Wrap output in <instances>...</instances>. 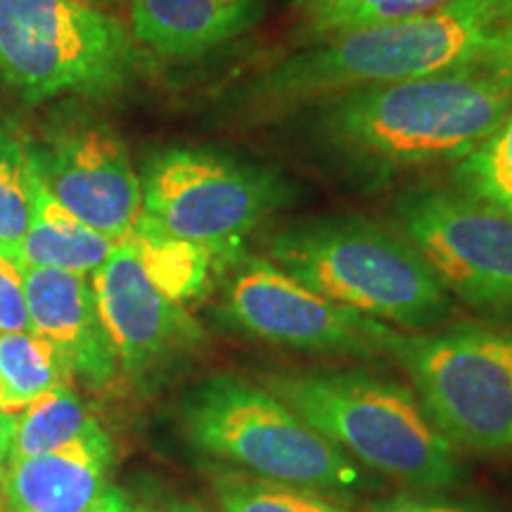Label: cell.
I'll return each instance as SVG.
<instances>
[{"label": "cell", "instance_id": "26", "mask_svg": "<svg viewBox=\"0 0 512 512\" xmlns=\"http://www.w3.org/2000/svg\"><path fill=\"white\" fill-rule=\"evenodd\" d=\"M482 67L512 76V19L505 24L501 34L494 38V43H491L489 50H486Z\"/></svg>", "mask_w": 512, "mask_h": 512}, {"label": "cell", "instance_id": "4", "mask_svg": "<svg viewBox=\"0 0 512 512\" xmlns=\"http://www.w3.org/2000/svg\"><path fill=\"white\" fill-rule=\"evenodd\" d=\"M268 256L323 297L392 328L425 332L451 316V294L418 249L363 216L287 223L268 238Z\"/></svg>", "mask_w": 512, "mask_h": 512}, {"label": "cell", "instance_id": "24", "mask_svg": "<svg viewBox=\"0 0 512 512\" xmlns=\"http://www.w3.org/2000/svg\"><path fill=\"white\" fill-rule=\"evenodd\" d=\"M0 332H34L24 287V266L8 256H0Z\"/></svg>", "mask_w": 512, "mask_h": 512}, {"label": "cell", "instance_id": "16", "mask_svg": "<svg viewBox=\"0 0 512 512\" xmlns=\"http://www.w3.org/2000/svg\"><path fill=\"white\" fill-rule=\"evenodd\" d=\"M29 157V155H27ZM31 216L22 242V266L60 268V271L91 275L110 256L117 242L88 228L50 195L29 162Z\"/></svg>", "mask_w": 512, "mask_h": 512}, {"label": "cell", "instance_id": "29", "mask_svg": "<svg viewBox=\"0 0 512 512\" xmlns=\"http://www.w3.org/2000/svg\"><path fill=\"white\" fill-rule=\"evenodd\" d=\"M152 512H211V510L202 501H197V498H169L162 508Z\"/></svg>", "mask_w": 512, "mask_h": 512}, {"label": "cell", "instance_id": "15", "mask_svg": "<svg viewBox=\"0 0 512 512\" xmlns=\"http://www.w3.org/2000/svg\"><path fill=\"white\" fill-rule=\"evenodd\" d=\"M264 8L266 0H131L133 38L157 55H204L254 27Z\"/></svg>", "mask_w": 512, "mask_h": 512}, {"label": "cell", "instance_id": "18", "mask_svg": "<svg viewBox=\"0 0 512 512\" xmlns=\"http://www.w3.org/2000/svg\"><path fill=\"white\" fill-rule=\"evenodd\" d=\"M72 382L67 363L38 332H0V408L19 415L38 396Z\"/></svg>", "mask_w": 512, "mask_h": 512}, {"label": "cell", "instance_id": "27", "mask_svg": "<svg viewBox=\"0 0 512 512\" xmlns=\"http://www.w3.org/2000/svg\"><path fill=\"white\" fill-rule=\"evenodd\" d=\"M81 512H150V508L133 503V498L124 489H119V486L107 484V489Z\"/></svg>", "mask_w": 512, "mask_h": 512}, {"label": "cell", "instance_id": "28", "mask_svg": "<svg viewBox=\"0 0 512 512\" xmlns=\"http://www.w3.org/2000/svg\"><path fill=\"white\" fill-rule=\"evenodd\" d=\"M15 427H17V415H12L0 408V477H3L5 467H8L12 439H15Z\"/></svg>", "mask_w": 512, "mask_h": 512}, {"label": "cell", "instance_id": "13", "mask_svg": "<svg viewBox=\"0 0 512 512\" xmlns=\"http://www.w3.org/2000/svg\"><path fill=\"white\" fill-rule=\"evenodd\" d=\"M31 328L46 337L69 373L88 389H105L119 373L112 339L102 325L91 280L60 268L24 266Z\"/></svg>", "mask_w": 512, "mask_h": 512}, {"label": "cell", "instance_id": "11", "mask_svg": "<svg viewBox=\"0 0 512 512\" xmlns=\"http://www.w3.org/2000/svg\"><path fill=\"white\" fill-rule=\"evenodd\" d=\"M27 155L50 195L88 228L124 240L143 214L140 176L124 140L93 114H64Z\"/></svg>", "mask_w": 512, "mask_h": 512}, {"label": "cell", "instance_id": "20", "mask_svg": "<svg viewBox=\"0 0 512 512\" xmlns=\"http://www.w3.org/2000/svg\"><path fill=\"white\" fill-rule=\"evenodd\" d=\"M91 420L86 403L76 394L72 382L53 387L17 415L8 463L64 446L79 437Z\"/></svg>", "mask_w": 512, "mask_h": 512}, {"label": "cell", "instance_id": "9", "mask_svg": "<svg viewBox=\"0 0 512 512\" xmlns=\"http://www.w3.org/2000/svg\"><path fill=\"white\" fill-rule=\"evenodd\" d=\"M396 230L422 254L451 297L512 316V219L456 188H411L394 202Z\"/></svg>", "mask_w": 512, "mask_h": 512}, {"label": "cell", "instance_id": "31", "mask_svg": "<svg viewBox=\"0 0 512 512\" xmlns=\"http://www.w3.org/2000/svg\"><path fill=\"white\" fill-rule=\"evenodd\" d=\"M0 512H3V510H0Z\"/></svg>", "mask_w": 512, "mask_h": 512}, {"label": "cell", "instance_id": "2", "mask_svg": "<svg viewBox=\"0 0 512 512\" xmlns=\"http://www.w3.org/2000/svg\"><path fill=\"white\" fill-rule=\"evenodd\" d=\"M510 19L512 0H448L427 15L304 43L247 76L228 95V112L261 126L351 88L482 67Z\"/></svg>", "mask_w": 512, "mask_h": 512}, {"label": "cell", "instance_id": "30", "mask_svg": "<svg viewBox=\"0 0 512 512\" xmlns=\"http://www.w3.org/2000/svg\"><path fill=\"white\" fill-rule=\"evenodd\" d=\"M83 3H91L93 5V0H83Z\"/></svg>", "mask_w": 512, "mask_h": 512}, {"label": "cell", "instance_id": "14", "mask_svg": "<svg viewBox=\"0 0 512 512\" xmlns=\"http://www.w3.org/2000/svg\"><path fill=\"white\" fill-rule=\"evenodd\" d=\"M114 444L91 420L79 437L60 448L12 460L0 477L3 512H81L110 484Z\"/></svg>", "mask_w": 512, "mask_h": 512}, {"label": "cell", "instance_id": "10", "mask_svg": "<svg viewBox=\"0 0 512 512\" xmlns=\"http://www.w3.org/2000/svg\"><path fill=\"white\" fill-rule=\"evenodd\" d=\"M235 264L219 304L230 330L306 354L389 356L399 332L392 325L332 302L271 259L247 256Z\"/></svg>", "mask_w": 512, "mask_h": 512}, {"label": "cell", "instance_id": "21", "mask_svg": "<svg viewBox=\"0 0 512 512\" xmlns=\"http://www.w3.org/2000/svg\"><path fill=\"white\" fill-rule=\"evenodd\" d=\"M211 491L219 512H349L344 503L316 491L266 482L226 467L211 472Z\"/></svg>", "mask_w": 512, "mask_h": 512}, {"label": "cell", "instance_id": "6", "mask_svg": "<svg viewBox=\"0 0 512 512\" xmlns=\"http://www.w3.org/2000/svg\"><path fill=\"white\" fill-rule=\"evenodd\" d=\"M389 356L453 446L512 456V328L460 323L396 332Z\"/></svg>", "mask_w": 512, "mask_h": 512}, {"label": "cell", "instance_id": "19", "mask_svg": "<svg viewBox=\"0 0 512 512\" xmlns=\"http://www.w3.org/2000/svg\"><path fill=\"white\" fill-rule=\"evenodd\" d=\"M448 0H297V36L304 43L401 22L439 10Z\"/></svg>", "mask_w": 512, "mask_h": 512}, {"label": "cell", "instance_id": "22", "mask_svg": "<svg viewBox=\"0 0 512 512\" xmlns=\"http://www.w3.org/2000/svg\"><path fill=\"white\" fill-rule=\"evenodd\" d=\"M456 190L512 219V112L494 131L453 162Z\"/></svg>", "mask_w": 512, "mask_h": 512}, {"label": "cell", "instance_id": "23", "mask_svg": "<svg viewBox=\"0 0 512 512\" xmlns=\"http://www.w3.org/2000/svg\"><path fill=\"white\" fill-rule=\"evenodd\" d=\"M31 216L27 143L0 119V256L19 261ZM22 264V261H19Z\"/></svg>", "mask_w": 512, "mask_h": 512}, {"label": "cell", "instance_id": "1", "mask_svg": "<svg viewBox=\"0 0 512 512\" xmlns=\"http://www.w3.org/2000/svg\"><path fill=\"white\" fill-rule=\"evenodd\" d=\"M512 112V76L484 67L375 83L320 98L290 117L306 152L351 176L387 178L458 162Z\"/></svg>", "mask_w": 512, "mask_h": 512}, {"label": "cell", "instance_id": "12", "mask_svg": "<svg viewBox=\"0 0 512 512\" xmlns=\"http://www.w3.org/2000/svg\"><path fill=\"white\" fill-rule=\"evenodd\" d=\"M91 287L128 380L152 384L204 344L197 320L157 290L126 238L91 273Z\"/></svg>", "mask_w": 512, "mask_h": 512}, {"label": "cell", "instance_id": "32", "mask_svg": "<svg viewBox=\"0 0 512 512\" xmlns=\"http://www.w3.org/2000/svg\"><path fill=\"white\" fill-rule=\"evenodd\" d=\"M150 512H152V510H150Z\"/></svg>", "mask_w": 512, "mask_h": 512}, {"label": "cell", "instance_id": "3", "mask_svg": "<svg viewBox=\"0 0 512 512\" xmlns=\"http://www.w3.org/2000/svg\"><path fill=\"white\" fill-rule=\"evenodd\" d=\"M268 389L384 479L415 489H453L463 482L456 446L437 430L413 389L368 370H280Z\"/></svg>", "mask_w": 512, "mask_h": 512}, {"label": "cell", "instance_id": "17", "mask_svg": "<svg viewBox=\"0 0 512 512\" xmlns=\"http://www.w3.org/2000/svg\"><path fill=\"white\" fill-rule=\"evenodd\" d=\"M126 240L136 249L147 278L171 302H192V299L202 297L209 287L211 268L216 259L207 247L166 233L145 214L138 216L136 226L126 235Z\"/></svg>", "mask_w": 512, "mask_h": 512}, {"label": "cell", "instance_id": "8", "mask_svg": "<svg viewBox=\"0 0 512 512\" xmlns=\"http://www.w3.org/2000/svg\"><path fill=\"white\" fill-rule=\"evenodd\" d=\"M136 72L124 24L83 0H0V81L29 102L107 95Z\"/></svg>", "mask_w": 512, "mask_h": 512}, {"label": "cell", "instance_id": "7", "mask_svg": "<svg viewBox=\"0 0 512 512\" xmlns=\"http://www.w3.org/2000/svg\"><path fill=\"white\" fill-rule=\"evenodd\" d=\"M143 214L216 261H235L240 242L297 197L292 181L266 164L207 147H164L140 171Z\"/></svg>", "mask_w": 512, "mask_h": 512}, {"label": "cell", "instance_id": "5", "mask_svg": "<svg viewBox=\"0 0 512 512\" xmlns=\"http://www.w3.org/2000/svg\"><path fill=\"white\" fill-rule=\"evenodd\" d=\"M178 425L204 456L266 482L316 491L351 503L373 489V477L306 422L266 384L216 373L178 406Z\"/></svg>", "mask_w": 512, "mask_h": 512}, {"label": "cell", "instance_id": "25", "mask_svg": "<svg viewBox=\"0 0 512 512\" xmlns=\"http://www.w3.org/2000/svg\"><path fill=\"white\" fill-rule=\"evenodd\" d=\"M363 512H477L467 505L441 501V498L427 496H394L384 501L370 503Z\"/></svg>", "mask_w": 512, "mask_h": 512}]
</instances>
